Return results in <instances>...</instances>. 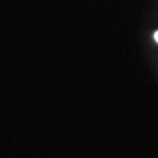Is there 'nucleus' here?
Wrapping results in <instances>:
<instances>
[{
    "mask_svg": "<svg viewBox=\"0 0 158 158\" xmlns=\"http://www.w3.org/2000/svg\"><path fill=\"white\" fill-rule=\"evenodd\" d=\"M153 39H155V41L158 44V31H156V32H155V34H153Z\"/></svg>",
    "mask_w": 158,
    "mask_h": 158,
    "instance_id": "f257e3e1",
    "label": "nucleus"
}]
</instances>
